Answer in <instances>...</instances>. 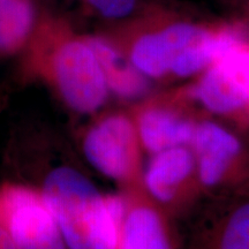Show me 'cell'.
<instances>
[{"mask_svg": "<svg viewBox=\"0 0 249 249\" xmlns=\"http://www.w3.org/2000/svg\"><path fill=\"white\" fill-rule=\"evenodd\" d=\"M87 40L97 55L108 90L124 98L139 97L147 91L145 76L108 40L98 36H88Z\"/></svg>", "mask_w": 249, "mask_h": 249, "instance_id": "52a82bcc", "label": "cell"}, {"mask_svg": "<svg viewBox=\"0 0 249 249\" xmlns=\"http://www.w3.org/2000/svg\"><path fill=\"white\" fill-rule=\"evenodd\" d=\"M91 11L108 20L128 18L138 7L139 0H82Z\"/></svg>", "mask_w": 249, "mask_h": 249, "instance_id": "5bb4252c", "label": "cell"}, {"mask_svg": "<svg viewBox=\"0 0 249 249\" xmlns=\"http://www.w3.org/2000/svg\"><path fill=\"white\" fill-rule=\"evenodd\" d=\"M37 18L33 0H0V58L24 49Z\"/></svg>", "mask_w": 249, "mask_h": 249, "instance_id": "9c48e42d", "label": "cell"}, {"mask_svg": "<svg viewBox=\"0 0 249 249\" xmlns=\"http://www.w3.org/2000/svg\"><path fill=\"white\" fill-rule=\"evenodd\" d=\"M0 249H15L12 236L1 220H0Z\"/></svg>", "mask_w": 249, "mask_h": 249, "instance_id": "9a60e30c", "label": "cell"}, {"mask_svg": "<svg viewBox=\"0 0 249 249\" xmlns=\"http://www.w3.org/2000/svg\"><path fill=\"white\" fill-rule=\"evenodd\" d=\"M83 151L89 163L112 179H126L133 172L138 157L136 133L124 116L99 121L87 133Z\"/></svg>", "mask_w": 249, "mask_h": 249, "instance_id": "5b68a950", "label": "cell"}, {"mask_svg": "<svg viewBox=\"0 0 249 249\" xmlns=\"http://www.w3.org/2000/svg\"><path fill=\"white\" fill-rule=\"evenodd\" d=\"M24 49L36 73L73 111L91 113L107 101L110 90L97 55L64 18L38 14Z\"/></svg>", "mask_w": 249, "mask_h": 249, "instance_id": "6da1fadb", "label": "cell"}, {"mask_svg": "<svg viewBox=\"0 0 249 249\" xmlns=\"http://www.w3.org/2000/svg\"><path fill=\"white\" fill-rule=\"evenodd\" d=\"M195 144L200 158L202 181L213 185L222 178L232 158L239 151V143L225 129L207 123L196 129Z\"/></svg>", "mask_w": 249, "mask_h": 249, "instance_id": "ba28073f", "label": "cell"}, {"mask_svg": "<svg viewBox=\"0 0 249 249\" xmlns=\"http://www.w3.org/2000/svg\"><path fill=\"white\" fill-rule=\"evenodd\" d=\"M117 249H170L160 218L148 208H136L124 219Z\"/></svg>", "mask_w": 249, "mask_h": 249, "instance_id": "7c38bea8", "label": "cell"}, {"mask_svg": "<svg viewBox=\"0 0 249 249\" xmlns=\"http://www.w3.org/2000/svg\"><path fill=\"white\" fill-rule=\"evenodd\" d=\"M220 249H249V204L239 209L231 218Z\"/></svg>", "mask_w": 249, "mask_h": 249, "instance_id": "4fadbf2b", "label": "cell"}, {"mask_svg": "<svg viewBox=\"0 0 249 249\" xmlns=\"http://www.w3.org/2000/svg\"><path fill=\"white\" fill-rule=\"evenodd\" d=\"M195 96L211 111L226 113L249 102V46H230L202 77Z\"/></svg>", "mask_w": 249, "mask_h": 249, "instance_id": "277c9868", "label": "cell"}, {"mask_svg": "<svg viewBox=\"0 0 249 249\" xmlns=\"http://www.w3.org/2000/svg\"><path fill=\"white\" fill-rule=\"evenodd\" d=\"M207 35V30L194 24H171L160 31L139 36L130 48L129 60L143 75L160 77L171 71L187 49Z\"/></svg>", "mask_w": 249, "mask_h": 249, "instance_id": "8992f818", "label": "cell"}, {"mask_svg": "<svg viewBox=\"0 0 249 249\" xmlns=\"http://www.w3.org/2000/svg\"><path fill=\"white\" fill-rule=\"evenodd\" d=\"M192 167V156L185 149L176 147L158 152L145 173L149 192L158 200L169 201Z\"/></svg>", "mask_w": 249, "mask_h": 249, "instance_id": "30bf717a", "label": "cell"}, {"mask_svg": "<svg viewBox=\"0 0 249 249\" xmlns=\"http://www.w3.org/2000/svg\"><path fill=\"white\" fill-rule=\"evenodd\" d=\"M140 138L150 151L160 152L188 142L193 136L192 126L161 110H148L139 121Z\"/></svg>", "mask_w": 249, "mask_h": 249, "instance_id": "8fae6325", "label": "cell"}, {"mask_svg": "<svg viewBox=\"0 0 249 249\" xmlns=\"http://www.w3.org/2000/svg\"><path fill=\"white\" fill-rule=\"evenodd\" d=\"M42 194L67 249H117L124 222L119 197H103L83 174L71 167L52 171Z\"/></svg>", "mask_w": 249, "mask_h": 249, "instance_id": "7a4b0ae2", "label": "cell"}, {"mask_svg": "<svg viewBox=\"0 0 249 249\" xmlns=\"http://www.w3.org/2000/svg\"><path fill=\"white\" fill-rule=\"evenodd\" d=\"M0 220L15 249H67L42 193L28 187H6L0 192Z\"/></svg>", "mask_w": 249, "mask_h": 249, "instance_id": "3957f363", "label": "cell"}]
</instances>
